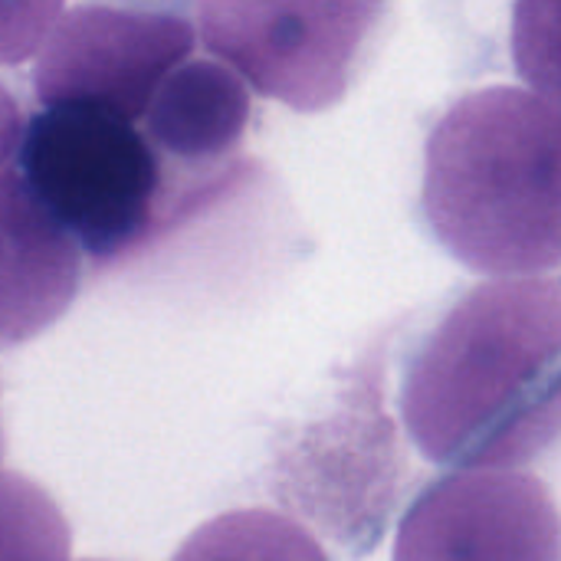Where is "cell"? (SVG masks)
<instances>
[{
    "label": "cell",
    "instance_id": "12",
    "mask_svg": "<svg viewBox=\"0 0 561 561\" xmlns=\"http://www.w3.org/2000/svg\"><path fill=\"white\" fill-rule=\"evenodd\" d=\"M20 135H23V112L13 99V92L0 82V171L13 164Z\"/></svg>",
    "mask_w": 561,
    "mask_h": 561
},
{
    "label": "cell",
    "instance_id": "13",
    "mask_svg": "<svg viewBox=\"0 0 561 561\" xmlns=\"http://www.w3.org/2000/svg\"><path fill=\"white\" fill-rule=\"evenodd\" d=\"M0 460H3V427H0Z\"/></svg>",
    "mask_w": 561,
    "mask_h": 561
},
{
    "label": "cell",
    "instance_id": "8",
    "mask_svg": "<svg viewBox=\"0 0 561 561\" xmlns=\"http://www.w3.org/2000/svg\"><path fill=\"white\" fill-rule=\"evenodd\" d=\"M82 250L33 197L16 164L0 171V348L53 329L82 286Z\"/></svg>",
    "mask_w": 561,
    "mask_h": 561
},
{
    "label": "cell",
    "instance_id": "6",
    "mask_svg": "<svg viewBox=\"0 0 561 561\" xmlns=\"http://www.w3.org/2000/svg\"><path fill=\"white\" fill-rule=\"evenodd\" d=\"M394 561H559L556 496L523 470H447L408 506Z\"/></svg>",
    "mask_w": 561,
    "mask_h": 561
},
{
    "label": "cell",
    "instance_id": "11",
    "mask_svg": "<svg viewBox=\"0 0 561 561\" xmlns=\"http://www.w3.org/2000/svg\"><path fill=\"white\" fill-rule=\"evenodd\" d=\"M66 0H0V66H20L39 53Z\"/></svg>",
    "mask_w": 561,
    "mask_h": 561
},
{
    "label": "cell",
    "instance_id": "3",
    "mask_svg": "<svg viewBox=\"0 0 561 561\" xmlns=\"http://www.w3.org/2000/svg\"><path fill=\"white\" fill-rule=\"evenodd\" d=\"M13 164L95 266L131 260L191 210L138 122L102 102L43 105Z\"/></svg>",
    "mask_w": 561,
    "mask_h": 561
},
{
    "label": "cell",
    "instance_id": "10",
    "mask_svg": "<svg viewBox=\"0 0 561 561\" xmlns=\"http://www.w3.org/2000/svg\"><path fill=\"white\" fill-rule=\"evenodd\" d=\"M72 533L56 500L30 477L0 470V561H69Z\"/></svg>",
    "mask_w": 561,
    "mask_h": 561
},
{
    "label": "cell",
    "instance_id": "9",
    "mask_svg": "<svg viewBox=\"0 0 561 561\" xmlns=\"http://www.w3.org/2000/svg\"><path fill=\"white\" fill-rule=\"evenodd\" d=\"M174 561H329L319 539L273 510H233L197 526Z\"/></svg>",
    "mask_w": 561,
    "mask_h": 561
},
{
    "label": "cell",
    "instance_id": "4",
    "mask_svg": "<svg viewBox=\"0 0 561 561\" xmlns=\"http://www.w3.org/2000/svg\"><path fill=\"white\" fill-rule=\"evenodd\" d=\"M394 0H194L204 46L293 112L339 105L371 66Z\"/></svg>",
    "mask_w": 561,
    "mask_h": 561
},
{
    "label": "cell",
    "instance_id": "1",
    "mask_svg": "<svg viewBox=\"0 0 561 561\" xmlns=\"http://www.w3.org/2000/svg\"><path fill=\"white\" fill-rule=\"evenodd\" d=\"M398 408L417 454L444 470H523L561 427V293L552 276L467 289L421 335Z\"/></svg>",
    "mask_w": 561,
    "mask_h": 561
},
{
    "label": "cell",
    "instance_id": "5",
    "mask_svg": "<svg viewBox=\"0 0 561 561\" xmlns=\"http://www.w3.org/2000/svg\"><path fill=\"white\" fill-rule=\"evenodd\" d=\"M194 20L174 0H82L39 46V105L85 99L138 122L158 82L194 53Z\"/></svg>",
    "mask_w": 561,
    "mask_h": 561
},
{
    "label": "cell",
    "instance_id": "7",
    "mask_svg": "<svg viewBox=\"0 0 561 561\" xmlns=\"http://www.w3.org/2000/svg\"><path fill=\"white\" fill-rule=\"evenodd\" d=\"M250 118L247 82L220 59L187 56L158 82L138 128L194 210L197 184H220L227 164L240 158Z\"/></svg>",
    "mask_w": 561,
    "mask_h": 561
},
{
    "label": "cell",
    "instance_id": "2",
    "mask_svg": "<svg viewBox=\"0 0 561 561\" xmlns=\"http://www.w3.org/2000/svg\"><path fill=\"white\" fill-rule=\"evenodd\" d=\"M421 207L467 270L542 276L561 260L559 105L519 85L460 95L424 145Z\"/></svg>",
    "mask_w": 561,
    "mask_h": 561
}]
</instances>
